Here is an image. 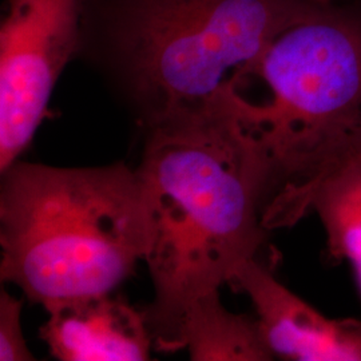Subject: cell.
<instances>
[{
  "instance_id": "5",
  "label": "cell",
  "mask_w": 361,
  "mask_h": 361,
  "mask_svg": "<svg viewBox=\"0 0 361 361\" xmlns=\"http://www.w3.org/2000/svg\"><path fill=\"white\" fill-rule=\"evenodd\" d=\"M86 0H10L0 30V170L18 161L80 46Z\"/></svg>"
},
{
  "instance_id": "9",
  "label": "cell",
  "mask_w": 361,
  "mask_h": 361,
  "mask_svg": "<svg viewBox=\"0 0 361 361\" xmlns=\"http://www.w3.org/2000/svg\"><path fill=\"white\" fill-rule=\"evenodd\" d=\"M310 213L322 221L331 255L347 259L352 267L361 296V155L345 161L313 186L302 217Z\"/></svg>"
},
{
  "instance_id": "12",
  "label": "cell",
  "mask_w": 361,
  "mask_h": 361,
  "mask_svg": "<svg viewBox=\"0 0 361 361\" xmlns=\"http://www.w3.org/2000/svg\"><path fill=\"white\" fill-rule=\"evenodd\" d=\"M317 1H322V3H328L329 0H317Z\"/></svg>"
},
{
  "instance_id": "3",
  "label": "cell",
  "mask_w": 361,
  "mask_h": 361,
  "mask_svg": "<svg viewBox=\"0 0 361 361\" xmlns=\"http://www.w3.org/2000/svg\"><path fill=\"white\" fill-rule=\"evenodd\" d=\"M234 78H258L269 91L258 102L226 86L271 166L264 225L292 226L313 186L340 165L360 128L361 20L326 4L286 28Z\"/></svg>"
},
{
  "instance_id": "11",
  "label": "cell",
  "mask_w": 361,
  "mask_h": 361,
  "mask_svg": "<svg viewBox=\"0 0 361 361\" xmlns=\"http://www.w3.org/2000/svg\"><path fill=\"white\" fill-rule=\"evenodd\" d=\"M344 155H345V159H350L353 157L361 155V126L355 131V134L352 135V138L347 143Z\"/></svg>"
},
{
  "instance_id": "6",
  "label": "cell",
  "mask_w": 361,
  "mask_h": 361,
  "mask_svg": "<svg viewBox=\"0 0 361 361\" xmlns=\"http://www.w3.org/2000/svg\"><path fill=\"white\" fill-rule=\"evenodd\" d=\"M229 284L252 300L273 357L361 361V322L326 317L281 284L257 257L244 262Z\"/></svg>"
},
{
  "instance_id": "4",
  "label": "cell",
  "mask_w": 361,
  "mask_h": 361,
  "mask_svg": "<svg viewBox=\"0 0 361 361\" xmlns=\"http://www.w3.org/2000/svg\"><path fill=\"white\" fill-rule=\"evenodd\" d=\"M317 0H119L110 23L116 65L149 121L205 107Z\"/></svg>"
},
{
  "instance_id": "2",
  "label": "cell",
  "mask_w": 361,
  "mask_h": 361,
  "mask_svg": "<svg viewBox=\"0 0 361 361\" xmlns=\"http://www.w3.org/2000/svg\"><path fill=\"white\" fill-rule=\"evenodd\" d=\"M0 276L43 307L111 293L145 258L137 170L13 162L1 171Z\"/></svg>"
},
{
  "instance_id": "7",
  "label": "cell",
  "mask_w": 361,
  "mask_h": 361,
  "mask_svg": "<svg viewBox=\"0 0 361 361\" xmlns=\"http://www.w3.org/2000/svg\"><path fill=\"white\" fill-rule=\"evenodd\" d=\"M40 337L62 361L147 360L153 336L145 313L111 293L58 300L44 305Z\"/></svg>"
},
{
  "instance_id": "1",
  "label": "cell",
  "mask_w": 361,
  "mask_h": 361,
  "mask_svg": "<svg viewBox=\"0 0 361 361\" xmlns=\"http://www.w3.org/2000/svg\"><path fill=\"white\" fill-rule=\"evenodd\" d=\"M142 162L155 347L171 352L185 310L219 292L265 241L271 166L225 89L202 109L149 121Z\"/></svg>"
},
{
  "instance_id": "8",
  "label": "cell",
  "mask_w": 361,
  "mask_h": 361,
  "mask_svg": "<svg viewBox=\"0 0 361 361\" xmlns=\"http://www.w3.org/2000/svg\"><path fill=\"white\" fill-rule=\"evenodd\" d=\"M186 348L197 361H267L273 359L257 320L226 310L219 292L197 298L185 310L171 352Z\"/></svg>"
},
{
  "instance_id": "10",
  "label": "cell",
  "mask_w": 361,
  "mask_h": 361,
  "mask_svg": "<svg viewBox=\"0 0 361 361\" xmlns=\"http://www.w3.org/2000/svg\"><path fill=\"white\" fill-rule=\"evenodd\" d=\"M22 302L8 295L0 293V360L26 361L35 357L27 347L20 325Z\"/></svg>"
}]
</instances>
